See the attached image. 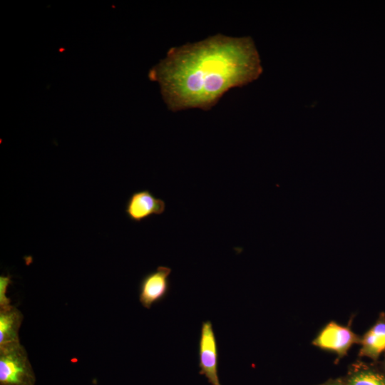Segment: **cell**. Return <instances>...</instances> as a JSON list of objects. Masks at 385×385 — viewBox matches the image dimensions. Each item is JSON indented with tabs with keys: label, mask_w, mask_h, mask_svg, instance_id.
Segmentation results:
<instances>
[{
	"label": "cell",
	"mask_w": 385,
	"mask_h": 385,
	"mask_svg": "<svg viewBox=\"0 0 385 385\" xmlns=\"http://www.w3.org/2000/svg\"><path fill=\"white\" fill-rule=\"evenodd\" d=\"M381 368L385 371V352L384 354V358L382 360L378 361Z\"/></svg>",
	"instance_id": "7c38bea8"
},
{
	"label": "cell",
	"mask_w": 385,
	"mask_h": 385,
	"mask_svg": "<svg viewBox=\"0 0 385 385\" xmlns=\"http://www.w3.org/2000/svg\"><path fill=\"white\" fill-rule=\"evenodd\" d=\"M360 357L371 359L372 361H379L385 352V312H381L374 324L361 336Z\"/></svg>",
	"instance_id": "52a82bcc"
},
{
	"label": "cell",
	"mask_w": 385,
	"mask_h": 385,
	"mask_svg": "<svg viewBox=\"0 0 385 385\" xmlns=\"http://www.w3.org/2000/svg\"><path fill=\"white\" fill-rule=\"evenodd\" d=\"M262 73L252 38L220 34L171 48L152 68L168 108L208 111L230 89L256 80Z\"/></svg>",
	"instance_id": "6da1fadb"
},
{
	"label": "cell",
	"mask_w": 385,
	"mask_h": 385,
	"mask_svg": "<svg viewBox=\"0 0 385 385\" xmlns=\"http://www.w3.org/2000/svg\"><path fill=\"white\" fill-rule=\"evenodd\" d=\"M166 208L165 202L148 190L134 192L128 199L125 212L135 222H140L153 215H160Z\"/></svg>",
	"instance_id": "8992f818"
},
{
	"label": "cell",
	"mask_w": 385,
	"mask_h": 385,
	"mask_svg": "<svg viewBox=\"0 0 385 385\" xmlns=\"http://www.w3.org/2000/svg\"><path fill=\"white\" fill-rule=\"evenodd\" d=\"M319 385H344L343 377L331 379Z\"/></svg>",
	"instance_id": "8fae6325"
},
{
	"label": "cell",
	"mask_w": 385,
	"mask_h": 385,
	"mask_svg": "<svg viewBox=\"0 0 385 385\" xmlns=\"http://www.w3.org/2000/svg\"><path fill=\"white\" fill-rule=\"evenodd\" d=\"M172 269L159 266L141 279L139 286V302L146 309L164 299L170 288V275Z\"/></svg>",
	"instance_id": "5b68a950"
},
{
	"label": "cell",
	"mask_w": 385,
	"mask_h": 385,
	"mask_svg": "<svg viewBox=\"0 0 385 385\" xmlns=\"http://www.w3.org/2000/svg\"><path fill=\"white\" fill-rule=\"evenodd\" d=\"M361 336L354 333L350 326L336 322H328L313 339L312 344L325 351L337 354V361L345 356L351 347L360 344Z\"/></svg>",
	"instance_id": "3957f363"
},
{
	"label": "cell",
	"mask_w": 385,
	"mask_h": 385,
	"mask_svg": "<svg viewBox=\"0 0 385 385\" xmlns=\"http://www.w3.org/2000/svg\"><path fill=\"white\" fill-rule=\"evenodd\" d=\"M344 385H385V371L377 362L357 360L343 377Z\"/></svg>",
	"instance_id": "ba28073f"
},
{
	"label": "cell",
	"mask_w": 385,
	"mask_h": 385,
	"mask_svg": "<svg viewBox=\"0 0 385 385\" xmlns=\"http://www.w3.org/2000/svg\"><path fill=\"white\" fill-rule=\"evenodd\" d=\"M23 314L14 306L0 309V346L20 342L19 331Z\"/></svg>",
	"instance_id": "9c48e42d"
},
{
	"label": "cell",
	"mask_w": 385,
	"mask_h": 385,
	"mask_svg": "<svg viewBox=\"0 0 385 385\" xmlns=\"http://www.w3.org/2000/svg\"><path fill=\"white\" fill-rule=\"evenodd\" d=\"M36 376L20 342L0 346V385H34Z\"/></svg>",
	"instance_id": "7a4b0ae2"
},
{
	"label": "cell",
	"mask_w": 385,
	"mask_h": 385,
	"mask_svg": "<svg viewBox=\"0 0 385 385\" xmlns=\"http://www.w3.org/2000/svg\"><path fill=\"white\" fill-rule=\"evenodd\" d=\"M199 374L210 385H221L218 376L219 349L211 321L202 322L198 341Z\"/></svg>",
	"instance_id": "277c9868"
},
{
	"label": "cell",
	"mask_w": 385,
	"mask_h": 385,
	"mask_svg": "<svg viewBox=\"0 0 385 385\" xmlns=\"http://www.w3.org/2000/svg\"><path fill=\"white\" fill-rule=\"evenodd\" d=\"M11 282L10 274L0 276V309H4L11 306V299L6 296L7 288Z\"/></svg>",
	"instance_id": "30bf717a"
}]
</instances>
